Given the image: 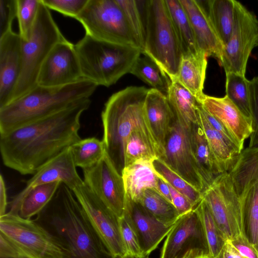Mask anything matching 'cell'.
<instances>
[{
    "label": "cell",
    "instance_id": "obj_1",
    "mask_svg": "<svg viewBox=\"0 0 258 258\" xmlns=\"http://www.w3.org/2000/svg\"><path fill=\"white\" fill-rule=\"evenodd\" d=\"M90 104V98L81 100L57 113L0 136L4 165L22 175L35 174L81 139L80 118Z\"/></svg>",
    "mask_w": 258,
    "mask_h": 258
},
{
    "label": "cell",
    "instance_id": "obj_2",
    "mask_svg": "<svg viewBox=\"0 0 258 258\" xmlns=\"http://www.w3.org/2000/svg\"><path fill=\"white\" fill-rule=\"evenodd\" d=\"M34 221L56 241L63 258H113L73 191L62 182Z\"/></svg>",
    "mask_w": 258,
    "mask_h": 258
},
{
    "label": "cell",
    "instance_id": "obj_3",
    "mask_svg": "<svg viewBox=\"0 0 258 258\" xmlns=\"http://www.w3.org/2000/svg\"><path fill=\"white\" fill-rule=\"evenodd\" d=\"M97 86L82 78L66 86L37 85L21 98L0 108V136L57 113L90 96Z\"/></svg>",
    "mask_w": 258,
    "mask_h": 258
},
{
    "label": "cell",
    "instance_id": "obj_4",
    "mask_svg": "<svg viewBox=\"0 0 258 258\" xmlns=\"http://www.w3.org/2000/svg\"><path fill=\"white\" fill-rule=\"evenodd\" d=\"M148 89L143 86H129L113 94L101 113L102 141L106 152L121 175L124 168V145L130 134L138 127L151 130L144 108Z\"/></svg>",
    "mask_w": 258,
    "mask_h": 258
},
{
    "label": "cell",
    "instance_id": "obj_5",
    "mask_svg": "<svg viewBox=\"0 0 258 258\" xmlns=\"http://www.w3.org/2000/svg\"><path fill=\"white\" fill-rule=\"evenodd\" d=\"M82 78L108 87L130 73L141 50L96 39L85 34L75 45Z\"/></svg>",
    "mask_w": 258,
    "mask_h": 258
},
{
    "label": "cell",
    "instance_id": "obj_6",
    "mask_svg": "<svg viewBox=\"0 0 258 258\" xmlns=\"http://www.w3.org/2000/svg\"><path fill=\"white\" fill-rule=\"evenodd\" d=\"M145 39L142 54L153 60L171 82L178 77L183 56L165 0L144 1Z\"/></svg>",
    "mask_w": 258,
    "mask_h": 258
},
{
    "label": "cell",
    "instance_id": "obj_7",
    "mask_svg": "<svg viewBox=\"0 0 258 258\" xmlns=\"http://www.w3.org/2000/svg\"><path fill=\"white\" fill-rule=\"evenodd\" d=\"M65 38L50 10L41 0L31 37L27 41L22 40V71L10 103L21 98L37 85L39 73L45 59L53 47Z\"/></svg>",
    "mask_w": 258,
    "mask_h": 258
},
{
    "label": "cell",
    "instance_id": "obj_8",
    "mask_svg": "<svg viewBox=\"0 0 258 258\" xmlns=\"http://www.w3.org/2000/svg\"><path fill=\"white\" fill-rule=\"evenodd\" d=\"M76 19L96 39L140 48L116 0H88Z\"/></svg>",
    "mask_w": 258,
    "mask_h": 258
},
{
    "label": "cell",
    "instance_id": "obj_9",
    "mask_svg": "<svg viewBox=\"0 0 258 258\" xmlns=\"http://www.w3.org/2000/svg\"><path fill=\"white\" fill-rule=\"evenodd\" d=\"M203 198L225 240L245 235L240 198L228 172L215 177Z\"/></svg>",
    "mask_w": 258,
    "mask_h": 258
},
{
    "label": "cell",
    "instance_id": "obj_10",
    "mask_svg": "<svg viewBox=\"0 0 258 258\" xmlns=\"http://www.w3.org/2000/svg\"><path fill=\"white\" fill-rule=\"evenodd\" d=\"M0 234L27 258H63L56 241L34 220L7 212L0 217Z\"/></svg>",
    "mask_w": 258,
    "mask_h": 258
},
{
    "label": "cell",
    "instance_id": "obj_11",
    "mask_svg": "<svg viewBox=\"0 0 258 258\" xmlns=\"http://www.w3.org/2000/svg\"><path fill=\"white\" fill-rule=\"evenodd\" d=\"M258 46V19L240 2L234 0V22L230 37L224 46L220 65L225 74L245 76L248 60Z\"/></svg>",
    "mask_w": 258,
    "mask_h": 258
},
{
    "label": "cell",
    "instance_id": "obj_12",
    "mask_svg": "<svg viewBox=\"0 0 258 258\" xmlns=\"http://www.w3.org/2000/svg\"><path fill=\"white\" fill-rule=\"evenodd\" d=\"M166 236L160 258H213L196 207L180 216Z\"/></svg>",
    "mask_w": 258,
    "mask_h": 258
},
{
    "label": "cell",
    "instance_id": "obj_13",
    "mask_svg": "<svg viewBox=\"0 0 258 258\" xmlns=\"http://www.w3.org/2000/svg\"><path fill=\"white\" fill-rule=\"evenodd\" d=\"M73 192L113 258L126 255L121 236L119 218L84 183Z\"/></svg>",
    "mask_w": 258,
    "mask_h": 258
},
{
    "label": "cell",
    "instance_id": "obj_14",
    "mask_svg": "<svg viewBox=\"0 0 258 258\" xmlns=\"http://www.w3.org/2000/svg\"><path fill=\"white\" fill-rule=\"evenodd\" d=\"M173 171L201 192L207 187L201 175L190 140L189 127L175 118L160 158Z\"/></svg>",
    "mask_w": 258,
    "mask_h": 258
},
{
    "label": "cell",
    "instance_id": "obj_15",
    "mask_svg": "<svg viewBox=\"0 0 258 258\" xmlns=\"http://www.w3.org/2000/svg\"><path fill=\"white\" fill-rule=\"evenodd\" d=\"M84 182L119 218L123 217L126 195L121 175L105 153L94 166L83 169Z\"/></svg>",
    "mask_w": 258,
    "mask_h": 258
},
{
    "label": "cell",
    "instance_id": "obj_16",
    "mask_svg": "<svg viewBox=\"0 0 258 258\" xmlns=\"http://www.w3.org/2000/svg\"><path fill=\"white\" fill-rule=\"evenodd\" d=\"M82 78L75 45L65 38L53 47L45 59L39 73L37 85L61 87Z\"/></svg>",
    "mask_w": 258,
    "mask_h": 258
},
{
    "label": "cell",
    "instance_id": "obj_17",
    "mask_svg": "<svg viewBox=\"0 0 258 258\" xmlns=\"http://www.w3.org/2000/svg\"><path fill=\"white\" fill-rule=\"evenodd\" d=\"M69 147L41 166L27 181L25 188L12 198L8 204L9 213L19 215L20 204L33 187L43 184L60 181L72 191L84 182L80 177Z\"/></svg>",
    "mask_w": 258,
    "mask_h": 258
},
{
    "label": "cell",
    "instance_id": "obj_18",
    "mask_svg": "<svg viewBox=\"0 0 258 258\" xmlns=\"http://www.w3.org/2000/svg\"><path fill=\"white\" fill-rule=\"evenodd\" d=\"M197 101L226 128L242 151L244 141L253 131L252 119L245 115L226 95L216 97L204 94Z\"/></svg>",
    "mask_w": 258,
    "mask_h": 258
},
{
    "label": "cell",
    "instance_id": "obj_19",
    "mask_svg": "<svg viewBox=\"0 0 258 258\" xmlns=\"http://www.w3.org/2000/svg\"><path fill=\"white\" fill-rule=\"evenodd\" d=\"M123 217L134 231L144 256L157 248L173 226L162 223L140 203L126 197Z\"/></svg>",
    "mask_w": 258,
    "mask_h": 258
},
{
    "label": "cell",
    "instance_id": "obj_20",
    "mask_svg": "<svg viewBox=\"0 0 258 258\" xmlns=\"http://www.w3.org/2000/svg\"><path fill=\"white\" fill-rule=\"evenodd\" d=\"M22 67V39L12 29L0 36V108L10 103Z\"/></svg>",
    "mask_w": 258,
    "mask_h": 258
},
{
    "label": "cell",
    "instance_id": "obj_21",
    "mask_svg": "<svg viewBox=\"0 0 258 258\" xmlns=\"http://www.w3.org/2000/svg\"><path fill=\"white\" fill-rule=\"evenodd\" d=\"M190 22L198 50L207 57L215 58L220 64L223 45L210 19L207 10L199 1L179 0Z\"/></svg>",
    "mask_w": 258,
    "mask_h": 258
},
{
    "label": "cell",
    "instance_id": "obj_22",
    "mask_svg": "<svg viewBox=\"0 0 258 258\" xmlns=\"http://www.w3.org/2000/svg\"><path fill=\"white\" fill-rule=\"evenodd\" d=\"M146 116L159 149L161 158L166 141L175 120L166 95L154 89H148L145 100Z\"/></svg>",
    "mask_w": 258,
    "mask_h": 258
},
{
    "label": "cell",
    "instance_id": "obj_23",
    "mask_svg": "<svg viewBox=\"0 0 258 258\" xmlns=\"http://www.w3.org/2000/svg\"><path fill=\"white\" fill-rule=\"evenodd\" d=\"M126 197L138 202L144 192L148 189L157 191L158 175L153 161L141 160L125 166L121 172Z\"/></svg>",
    "mask_w": 258,
    "mask_h": 258
},
{
    "label": "cell",
    "instance_id": "obj_24",
    "mask_svg": "<svg viewBox=\"0 0 258 258\" xmlns=\"http://www.w3.org/2000/svg\"><path fill=\"white\" fill-rule=\"evenodd\" d=\"M197 114L198 122L220 168L223 172H228L241 152L211 126L204 115L199 102Z\"/></svg>",
    "mask_w": 258,
    "mask_h": 258
},
{
    "label": "cell",
    "instance_id": "obj_25",
    "mask_svg": "<svg viewBox=\"0 0 258 258\" xmlns=\"http://www.w3.org/2000/svg\"><path fill=\"white\" fill-rule=\"evenodd\" d=\"M207 56L202 52L182 56L176 81L198 100L203 92L207 67Z\"/></svg>",
    "mask_w": 258,
    "mask_h": 258
},
{
    "label": "cell",
    "instance_id": "obj_26",
    "mask_svg": "<svg viewBox=\"0 0 258 258\" xmlns=\"http://www.w3.org/2000/svg\"><path fill=\"white\" fill-rule=\"evenodd\" d=\"M189 135L192 152L207 188L216 177L223 172L214 157L198 122L190 125Z\"/></svg>",
    "mask_w": 258,
    "mask_h": 258
},
{
    "label": "cell",
    "instance_id": "obj_27",
    "mask_svg": "<svg viewBox=\"0 0 258 258\" xmlns=\"http://www.w3.org/2000/svg\"><path fill=\"white\" fill-rule=\"evenodd\" d=\"M160 157L156 142L150 129L138 127L127 138L124 149V167L141 160L153 161Z\"/></svg>",
    "mask_w": 258,
    "mask_h": 258
},
{
    "label": "cell",
    "instance_id": "obj_28",
    "mask_svg": "<svg viewBox=\"0 0 258 258\" xmlns=\"http://www.w3.org/2000/svg\"><path fill=\"white\" fill-rule=\"evenodd\" d=\"M228 172L239 196L258 183V146L243 150Z\"/></svg>",
    "mask_w": 258,
    "mask_h": 258
},
{
    "label": "cell",
    "instance_id": "obj_29",
    "mask_svg": "<svg viewBox=\"0 0 258 258\" xmlns=\"http://www.w3.org/2000/svg\"><path fill=\"white\" fill-rule=\"evenodd\" d=\"M176 119L182 125L189 127L198 122L196 98L176 81L171 82L166 94Z\"/></svg>",
    "mask_w": 258,
    "mask_h": 258
},
{
    "label": "cell",
    "instance_id": "obj_30",
    "mask_svg": "<svg viewBox=\"0 0 258 258\" xmlns=\"http://www.w3.org/2000/svg\"><path fill=\"white\" fill-rule=\"evenodd\" d=\"M165 3L183 55L199 52L190 22L179 0H165Z\"/></svg>",
    "mask_w": 258,
    "mask_h": 258
},
{
    "label": "cell",
    "instance_id": "obj_31",
    "mask_svg": "<svg viewBox=\"0 0 258 258\" xmlns=\"http://www.w3.org/2000/svg\"><path fill=\"white\" fill-rule=\"evenodd\" d=\"M206 2L208 14L224 46L232 33L234 0H210Z\"/></svg>",
    "mask_w": 258,
    "mask_h": 258
},
{
    "label": "cell",
    "instance_id": "obj_32",
    "mask_svg": "<svg viewBox=\"0 0 258 258\" xmlns=\"http://www.w3.org/2000/svg\"><path fill=\"white\" fill-rule=\"evenodd\" d=\"M60 181L40 184L32 188L23 199L19 215L30 219L39 214L51 201L55 194Z\"/></svg>",
    "mask_w": 258,
    "mask_h": 258
},
{
    "label": "cell",
    "instance_id": "obj_33",
    "mask_svg": "<svg viewBox=\"0 0 258 258\" xmlns=\"http://www.w3.org/2000/svg\"><path fill=\"white\" fill-rule=\"evenodd\" d=\"M130 73L163 93H167L171 84L170 79L161 68L151 58L144 54L137 59Z\"/></svg>",
    "mask_w": 258,
    "mask_h": 258
},
{
    "label": "cell",
    "instance_id": "obj_34",
    "mask_svg": "<svg viewBox=\"0 0 258 258\" xmlns=\"http://www.w3.org/2000/svg\"><path fill=\"white\" fill-rule=\"evenodd\" d=\"M239 196L242 207L244 234L254 246L258 236V183L246 188Z\"/></svg>",
    "mask_w": 258,
    "mask_h": 258
},
{
    "label": "cell",
    "instance_id": "obj_35",
    "mask_svg": "<svg viewBox=\"0 0 258 258\" xmlns=\"http://www.w3.org/2000/svg\"><path fill=\"white\" fill-rule=\"evenodd\" d=\"M137 203L167 225H173L180 216L171 203L153 189L145 190Z\"/></svg>",
    "mask_w": 258,
    "mask_h": 258
},
{
    "label": "cell",
    "instance_id": "obj_36",
    "mask_svg": "<svg viewBox=\"0 0 258 258\" xmlns=\"http://www.w3.org/2000/svg\"><path fill=\"white\" fill-rule=\"evenodd\" d=\"M70 148L75 165L82 169L95 165L106 153L103 141L95 137L81 139Z\"/></svg>",
    "mask_w": 258,
    "mask_h": 258
},
{
    "label": "cell",
    "instance_id": "obj_37",
    "mask_svg": "<svg viewBox=\"0 0 258 258\" xmlns=\"http://www.w3.org/2000/svg\"><path fill=\"white\" fill-rule=\"evenodd\" d=\"M226 95L246 116L252 119L250 81L245 76L226 74Z\"/></svg>",
    "mask_w": 258,
    "mask_h": 258
},
{
    "label": "cell",
    "instance_id": "obj_38",
    "mask_svg": "<svg viewBox=\"0 0 258 258\" xmlns=\"http://www.w3.org/2000/svg\"><path fill=\"white\" fill-rule=\"evenodd\" d=\"M157 174L177 191L184 196L195 208L203 199V193L199 191L178 175L160 158L153 161Z\"/></svg>",
    "mask_w": 258,
    "mask_h": 258
},
{
    "label": "cell",
    "instance_id": "obj_39",
    "mask_svg": "<svg viewBox=\"0 0 258 258\" xmlns=\"http://www.w3.org/2000/svg\"><path fill=\"white\" fill-rule=\"evenodd\" d=\"M196 208L201 219L210 254L213 258H215L226 240L203 198Z\"/></svg>",
    "mask_w": 258,
    "mask_h": 258
},
{
    "label": "cell",
    "instance_id": "obj_40",
    "mask_svg": "<svg viewBox=\"0 0 258 258\" xmlns=\"http://www.w3.org/2000/svg\"><path fill=\"white\" fill-rule=\"evenodd\" d=\"M41 0H16L19 34L23 41L30 38Z\"/></svg>",
    "mask_w": 258,
    "mask_h": 258
},
{
    "label": "cell",
    "instance_id": "obj_41",
    "mask_svg": "<svg viewBox=\"0 0 258 258\" xmlns=\"http://www.w3.org/2000/svg\"><path fill=\"white\" fill-rule=\"evenodd\" d=\"M121 8L130 27L141 51L144 48L145 29L143 17L139 8L138 1L116 0Z\"/></svg>",
    "mask_w": 258,
    "mask_h": 258
},
{
    "label": "cell",
    "instance_id": "obj_42",
    "mask_svg": "<svg viewBox=\"0 0 258 258\" xmlns=\"http://www.w3.org/2000/svg\"><path fill=\"white\" fill-rule=\"evenodd\" d=\"M49 10L76 19L82 12L88 0H41Z\"/></svg>",
    "mask_w": 258,
    "mask_h": 258
},
{
    "label": "cell",
    "instance_id": "obj_43",
    "mask_svg": "<svg viewBox=\"0 0 258 258\" xmlns=\"http://www.w3.org/2000/svg\"><path fill=\"white\" fill-rule=\"evenodd\" d=\"M119 226L121 236L126 255L134 256H144L134 231L123 217L119 218Z\"/></svg>",
    "mask_w": 258,
    "mask_h": 258
},
{
    "label": "cell",
    "instance_id": "obj_44",
    "mask_svg": "<svg viewBox=\"0 0 258 258\" xmlns=\"http://www.w3.org/2000/svg\"><path fill=\"white\" fill-rule=\"evenodd\" d=\"M250 94L253 131L248 147H252L258 146V77L250 80Z\"/></svg>",
    "mask_w": 258,
    "mask_h": 258
},
{
    "label": "cell",
    "instance_id": "obj_45",
    "mask_svg": "<svg viewBox=\"0 0 258 258\" xmlns=\"http://www.w3.org/2000/svg\"><path fill=\"white\" fill-rule=\"evenodd\" d=\"M16 17V0H0V36L12 29Z\"/></svg>",
    "mask_w": 258,
    "mask_h": 258
},
{
    "label": "cell",
    "instance_id": "obj_46",
    "mask_svg": "<svg viewBox=\"0 0 258 258\" xmlns=\"http://www.w3.org/2000/svg\"><path fill=\"white\" fill-rule=\"evenodd\" d=\"M168 185L172 204L180 216L191 211L195 208L190 201L184 196L177 191L169 184Z\"/></svg>",
    "mask_w": 258,
    "mask_h": 258
},
{
    "label": "cell",
    "instance_id": "obj_47",
    "mask_svg": "<svg viewBox=\"0 0 258 258\" xmlns=\"http://www.w3.org/2000/svg\"><path fill=\"white\" fill-rule=\"evenodd\" d=\"M230 241L238 251L243 256L246 258H258V251L245 235L240 236Z\"/></svg>",
    "mask_w": 258,
    "mask_h": 258
},
{
    "label": "cell",
    "instance_id": "obj_48",
    "mask_svg": "<svg viewBox=\"0 0 258 258\" xmlns=\"http://www.w3.org/2000/svg\"><path fill=\"white\" fill-rule=\"evenodd\" d=\"M0 258H27L13 243L0 234Z\"/></svg>",
    "mask_w": 258,
    "mask_h": 258
},
{
    "label": "cell",
    "instance_id": "obj_49",
    "mask_svg": "<svg viewBox=\"0 0 258 258\" xmlns=\"http://www.w3.org/2000/svg\"><path fill=\"white\" fill-rule=\"evenodd\" d=\"M215 258H246L242 255L230 240H226L218 254Z\"/></svg>",
    "mask_w": 258,
    "mask_h": 258
},
{
    "label": "cell",
    "instance_id": "obj_50",
    "mask_svg": "<svg viewBox=\"0 0 258 258\" xmlns=\"http://www.w3.org/2000/svg\"><path fill=\"white\" fill-rule=\"evenodd\" d=\"M9 203L7 201L5 182L2 175H0V217L6 214Z\"/></svg>",
    "mask_w": 258,
    "mask_h": 258
},
{
    "label": "cell",
    "instance_id": "obj_51",
    "mask_svg": "<svg viewBox=\"0 0 258 258\" xmlns=\"http://www.w3.org/2000/svg\"><path fill=\"white\" fill-rule=\"evenodd\" d=\"M157 191L165 199L172 203L169 185L159 175L157 184Z\"/></svg>",
    "mask_w": 258,
    "mask_h": 258
},
{
    "label": "cell",
    "instance_id": "obj_52",
    "mask_svg": "<svg viewBox=\"0 0 258 258\" xmlns=\"http://www.w3.org/2000/svg\"><path fill=\"white\" fill-rule=\"evenodd\" d=\"M115 258H149V255L142 256H131V255H126L124 256L117 257Z\"/></svg>",
    "mask_w": 258,
    "mask_h": 258
},
{
    "label": "cell",
    "instance_id": "obj_53",
    "mask_svg": "<svg viewBox=\"0 0 258 258\" xmlns=\"http://www.w3.org/2000/svg\"><path fill=\"white\" fill-rule=\"evenodd\" d=\"M254 247L256 249V250L258 251V236H257V239L256 243Z\"/></svg>",
    "mask_w": 258,
    "mask_h": 258
}]
</instances>
